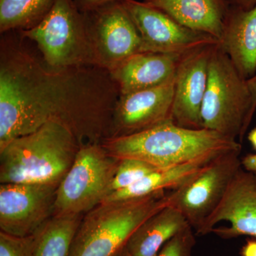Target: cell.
Listing matches in <instances>:
<instances>
[{"mask_svg": "<svg viewBox=\"0 0 256 256\" xmlns=\"http://www.w3.org/2000/svg\"><path fill=\"white\" fill-rule=\"evenodd\" d=\"M230 6L249 10L256 6V0H226Z\"/></svg>", "mask_w": 256, "mask_h": 256, "instance_id": "484cf974", "label": "cell"}, {"mask_svg": "<svg viewBox=\"0 0 256 256\" xmlns=\"http://www.w3.org/2000/svg\"><path fill=\"white\" fill-rule=\"evenodd\" d=\"M249 142H250L252 148L256 150V128H254L250 131L248 134V137Z\"/></svg>", "mask_w": 256, "mask_h": 256, "instance_id": "f1b7e54d", "label": "cell"}, {"mask_svg": "<svg viewBox=\"0 0 256 256\" xmlns=\"http://www.w3.org/2000/svg\"><path fill=\"white\" fill-rule=\"evenodd\" d=\"M60 183L1 184V232L20 237L36 233L54 216Z\"/></svg>", "mask_w": 256, "mask_h": 256, "instance_id": "30bf717a", "label": "cell"}, {"mask_svg": "<svg viewBox=\"0 0 256 256\" xmlns=\"http://www.w3.org/2000/svg\"><path fill=\"white\" fill-rule=\"evenodd\" d=\"M114 256H132L131 254H130L129 252H128V249L126 248V247H124V249L120 250L118 252L114 254Z\"/></svg>", "mask_w": 256, "mask_h": 256, "instance_id": "f546056e", "label": "cell"}, {"mask_svg": "<svg viewBox=\"0 0 256 256\" xmlns=\"http://www.w3.org/2000/svg\"><path fill=\"white\" fill-rule=\"evenodd\" d=\"M242 256H256V239L248 240L242 249Z\"/></svg>", "mask_w": 256, "mask_h": 256, "instance_id": "4316f807", "label": "cell"}, {"mask_svg": "<svg viewBox=\"0 0 256 256\" xmlns=\"http://www.w3.org/2000/svg\"><path fill=\"white\" fill-rule=\"evenodd\" d=\"M166 206L164 191L101 203L82 217L70 256H114L146 218Z\"/></svg>", "mask_w": 256, "mask_h": 256, "instance_id": "277c9868", "label": "cell"}, {"mask_svg": "<svg viewBox=\"0 0 256 256\" xmlns=\"http://www.w3.org/2000/svg\"><path fill=\"white\" fill-rule=\"evenodd\" d=\"M35 242V234L20 237L0 232V256H34Z\"/></svg>", "mask_w": 256, "mask_h": 256, "instance_id": "cb8c5ba5", "label": "cell"}, {"mask_svg": "<svg viewBox=\"0 0 256 256\" xmlns=\"http://www.w3.org/2000/svg\"><path fill=\"white\" fill-rule=\"evenodd\" d=\"M139 32L142 52L183 56L206 46L218 44L210 35L184 26L154 6L138 0H120Z\"/></svg>", "mask_w": 256, "mask_h": 256, "instance_id": "9c48e42d", "label": "cell"}, {"mask_svg": "<svg viewBox=\"0 0 256 256\" xmlns=\"http://www.w3.org/2000/svg\"><path fill=\"white\" fill-rule=\"evenodd\" d=\"M188 225L178 210L164 206L136 229L128 240L126 248L132 256H156L170 239Z\"/></svg>", "mask_w": 256, "mask_h": 256, "instance_id": "ac0fdd59", "label": "cell"}, {"mask_svg": "<svg viewBox=\"0 0 256 256\" xmlns=\"http://www.w3.org/2000/svg\"><path fill=\"white\" fill-rule=\"evenodd\" d=\"M218 46L244 78L256 74V6H230Z\"/></svg>", "mask_w": 256, "mask_h": 256, "instance_id": "2e32d148", "label": "cell"}, {"mask_svg": "<svg viewBox=\"0 0 256 256\" xmlns=\"http://www.w3.org/2000/svg\"><path fill=\"white\" fill-rule=\"evenodd\" d=\"M82 12H89L114 0H74Z\"/></svg>", "mask_w": 256, "mask_h": 256, "instance_id": "d4e9b609", "label": "cell"}, {"mask_svg": "<svg viewBox=\"0 0 256 256\" xmlns=\"http://www.w3.org/2000/svg\"><path fill=\"white\" fill-rule=\"evenodd\" d=\"M2 34L0 149L50 122L68 129L80 146L110 137L120 92L108 70L96 66L50 68L21 36Z\"/></svg>", "mask_w": 256, "mask_h": 256, "instance_id": "6da1fadb", "label": "cell"}, {"mask_svg": "<svg viewBox=\"0 0 256 256\" xmlns=\"http://www.w3.org/2000/svg\"><path fill=\"white\" fill-rule=\"evenodd\" d=\"M100 144L114 159L142 160L158 169L242 150L233 138L206 128L181 127L173 121L130 136L107 138Z\"/></svg>", "mask_w": 256, "mask_h": 256, "instance_id": "7a4b0ae2", "label": "cell"}, {"mask_svg": "<svg viewBox=\"0 0 256 256\" xmlns=\"http://www.w3.org/2000/svg\"><path fill=\"white\" fill-rule=\"evenodd\" d=\"M249 89H250V94L252 96V110L256 112V74L252 78L248 80Z\"/></svg>", "mask_w": 256, "mask_h": 256, "instance_id": "83f0119b", "label": "cell"}, {"mask_svg": "<svg viewBox=\"0 0 256 256\" xmlns=\"http://www.w3.org/2000/svg\"><path fill=\"white\" fill-rule=\"evenodd\" d=\"M18 32L36 45L50 68L98 66L87 14L74 0H54L36 26Z\"/></svg>", "mask_w": 256, "mask_h": 256, "instance_id": "5b68a950", "label": "cell"}, {"mask_svg": "<svg viewBox=\"0 0 256 256\" xmlns=\"http://www.w3.org/2000/svg\"><path fill=\"white\" fill-rule=\"evenodd\" d=\"M156 170L159 169L142 160L131 158L120 160L109 186L108 196L114 192L130 188Z\"/></svg>", "mask_w": 256, "mask_h": 256, "instance_id": "7402d4cb", "label": "cell"}, {"mask_svg": "<svg viewBox=\"0 0 256 256\" xmlns=\"http://www.w3.org/2000/svg\"><path fill=\"white\" fill-rule=\"evenodd\" d=\"M240 152L230 151L216 156L178 188L166 193L168 206L178 210L195 232L218 206L240 169Z\"/></svg>", "mask_w": 256, "mask_h": 256, "instance_id": "ba28073f", "label": "cell"}, {"mask_svg": "<svg viewBox=\"0 0 256 256\" xmlns=\"http://www.w3.org/2000/svg\"><path fill=\"white\" fill-rule=\"evenodd\" d=\"M214 46L197 48L180 58L175 73L172 108L173 122L178 126L203 128L202 107L208 82L210 56Z\"/></svg>", "mask_w": 256, "mask_h": 256, "instance_id": "5bb4252c", "label": "cell"}, {"mask_svg": "<svg viewBox=\"0 0 256 256\" xmlns=\"http://www.w3.org/2000/svg\"><path fill=\"white\" fill-rule=\"evenodd\" d=\"M255 112L248 80L218 44L212 48L202 104V128L242 142Z\"/></svg>", "mask_w": 256, "mask_h": 256, "instance_id": "8992f818", "label": "cell"}, {"mask_svg": "<svg viewBox=\"0 0 256 256\" xmlns=\"http://www.w3.org/2000/svg\"><path fill=\"white\" fill-rule=\"evenodd\" d=\"M254 174H255L256 176V173H254Z\"/></svg>", "mask_w": 256, "mask_h": 256, "instance_id": "4dcf8cb0", "label": "cell"}, {"mask_svg": "<svg viewBox=\"0 0 256 256\" xmlns=\"http://www.w3.org/2000/svg\"><path fill=\"white\" fill-rule=\"evenodd\" d=\"M194 229L188 225L170 239L156 256H193L196 244Z\"/></svg>", "mask_w": 256, "mask_h": 256, "instance_id": "603a6c76", "label": "cell"}, {"mask_svg": "<svg viewBox=\"0 0 256 256\" xmlns=\"http://www.w3.org/2000/svg\"><path fill=\"white\" fill-rule=\"evenodd\" d=\"M174 78L158 86L120 95L110 137L130 136L173 121Z\"/></svg>", "mask_w": 256, "mask_h": 256, "instance_id": "4fadbf2b", "label": "cell"}, {"mask_svg": "<svg viewBox=\"0 0 256 256\" xmlns=\"http://www.w3.org/2000/svg\"><path fill=\"white\" fill-rule=\"evenodd\" d=\"M216 158H203L173 168L156 170L130 188L110 194L102 203L140 198L156 192L174 190Z\"/></svg>", "mask_w": 256, "mask_h": 256, "instance_id": "d6986e66", "label": "cell"}, {"mask_svg": "<svg viewBox=\"0 0 256 256\" xmlns=\"http://www.w3.org/2000/svg\"><path fill=\"white\" fill-rule=\"evenodd\" d=\"M224 238L248 236L256 239V176L240 168L218 206L196 232Z\"/></svg>", "mask_w": 256, "mask_h": 256, "instance_id": "7c38bea8", "label": "cell"}, {"mask_svg": "<svg viewBox=\"0 0 256 256\" xmlns=\"http://www.w3.org/2000/svg\"><path fill=\"white\" fill-rule=\"evenodd\" d=\"M54 0H0V32L34 28L50 12Z\"/></svg>", "mask_w": 256, "mask_h": 256, "instance_id": "44dd1931", "label": "cell"}, {"mask_svg": "<svg viewBox=\"0 0 256 256\" xmlns=\"http://www.w3.org/2000/svg\"><path fill=\"white\" fill-rule=\"evenodd\" d=\"M118 162L101 144L80 146L57 188L54 216H84L100 204L108 196Z\"/></svg>", "mask_w": 256, "mask_h": 256, "instance_id": "52a82bcc", "label": "cell"}, {"mask_svg": "<svg viewBox=\"0 0 256 256\" xmlns=\"http://www.w3.org/2000/svg\"><path fill=\"white\" fill-rule=\"evenodd\" d=\"M98 66L110 70L142 52L139 32L120 0L86 12Z\"/></svg>", "mask_w": 256, "mask_h": 256, "instance_id": "8fae6325", "label": "cell"}, {"mask_svg": "<svg viewBox=\"0 0 256 256\" xmlns=\"http://www.w3.org/2000/svg\"><path fill=\"white\" fill-rule=\"evenodd\" d=\"M80 146L62 124H44L0 149V183H60Z\"/></svg>", "mask_w": 256, "mask_h": 256, "instance_id": "3957f363", "label": "cell"}, {"mask_svg": "<svg viewBox=\"0 0 256 256\" xmlns=\"http://www.w3.org/2000/svg\"><path fill=\"white\" fill-rule=\"evenodd\" d=\"M180 56L140 52L110 70L120 95L158 86L174 78Z\"/></svg>", "mask_w": 256, "mask_h": 256, "instance_id": "9a60e30c", "label": "cell"}, {"mask_svg": "<svg viewBox=\"0 0 256 256\" xmlns=\"http://www.w3.org/2000/svg\"><path fill=\"white\" fill-rule=\"evenodd\" d=\"M84 216H53L35 233L34 256H70Z\"/></svg>", "mask_w": 256, "mask_h": 256, "instance_id": "ffe728a7", "label": "cell"}, {"mask_svg": "<svg viewBox=\"0 0 256 256\" xmlns=\"http://www.w3.org/2000/svg\"><path fill=\"white\" fill-rule=\"evenodd\" d=\"M178 23L220 41L230 5L226 0H143Z\"/></svg>", "mask_w": 256, "mask_h": 256, "instance_id": "e0dca14e", "label": "cell"}]
</instances>
